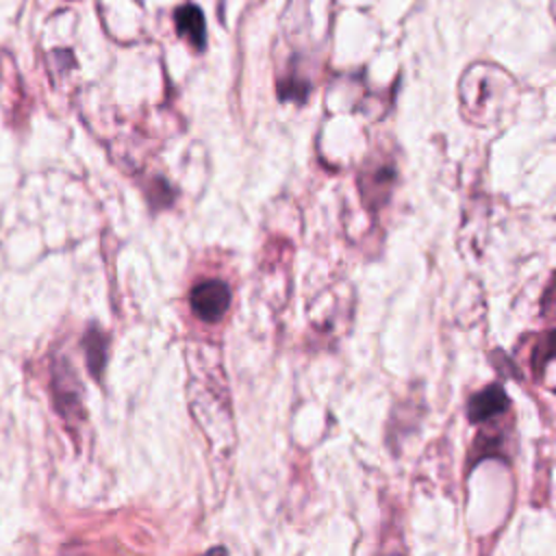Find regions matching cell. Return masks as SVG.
<instances>
[{
  "instance_id": "cell-1",
  "label": "cell",
  "mask_w": 556,
  "mask_h": 556,
  "mask_svg": "<svg viewBox=\"0 0 556 556\" xmlns=\"http://www.w3.org/2000/svg\"><path fill=\"white\" fill-rule=\"evenodd\" d=\"M189 304L204 321H217L230 306V289L222 280H206L191 289Z\"/></svg>"
},
{
  "instance_id": "cell-2",
  "label": "cell",
  "mask_w": 556,
  "mask_h": 556,
  "mask_svg": "<svg viewBox=\"0 0 556 556\" xmlns=\"http://www.w3.org/2000/svg\"><path fill=\"white\" fill-rule=\"evenodd\" d=\"M174 24L176 33L198 52L206 48V24L204 13L198 4H182L174 11Z\"/></svg>"
},
{
  "instance_id": "cell-3",
  "label": "cell",
  "mask_w": 556,
  "mask_h": 556,
  "mask_svg": "<svg viewBox=\"0 0 556 556\" xmlns=\"http://www.w3.org/2000/svg\"><path fill=\"white\" fill-rule=\"evenodd\" d=\"M508 406V397L502 387H489L480 393H476L467 404V417L471 421H484L493 415L504 413Z\"/></svg>"
},
{
  "instance_id": "cell-4",
  "label": "cell",
  "mask_w": 556,
  "mask_h": 556,
  "mask_svg": "<svg viewBox=\"0 0 556 556\" xmlns=\"http://www.w3.org/2000/svg\"><path fill=\"white\" fill-rule=\"evenodd\" d=\"M85 352H87V363L91 367V374L98 376L106 361V337L96 328H91L85 337Z\"/></svg>"
}]
</instances>
